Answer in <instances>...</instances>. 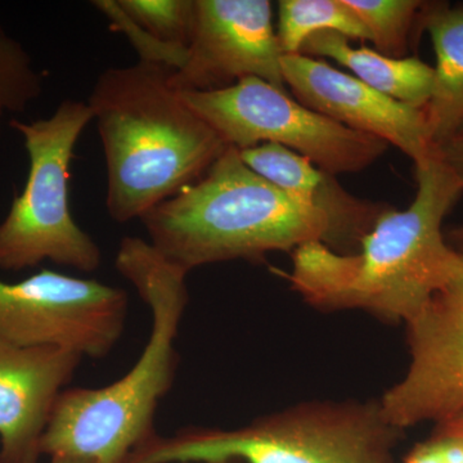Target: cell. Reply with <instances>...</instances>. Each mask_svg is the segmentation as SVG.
<instances>
[{
    "label": "cell",
    "mask_w": 463,
    "mask_h": 463,
    "mask_svg": "<svg viewBox=\"0 0 463 463\" xmlns=\"http://www.w3.org/2000/svg\"><path fill=\"white\" fill-rule=\"evenodd\" d=\"M414 167L412 203L404 210L390 206L354 254L307 243L291 252V270L274 272L317 310H362L404 325L438 295L462 285V259L441 231L463 194L462 182L434 154Z\"/></svg>",
    "instance_id": "cell-1"
},
{
    "label": "cell",
    "mask_w": 463,
    "mask_h": 463,
    "mask_svg": "<svg viewBox=\"0 0 463 463\" xmlns=\"http://www.w3.org/2000/svg\"><path fill=\"white\" fill-rule=\"evenodd\" d=\"M151 312V334L136 364L102 388H67L57 399L42 439V455L91 463H127L158 432V404L179 365V327L188 301V273L139 237H125L115 260Z\"/></svg>",
    "instance_id": "cell-2"
},
{
    "label": "cell",
    "mask_w": 463,
    "mask_h": 463,
    "mask_svg": "<svg viewBox=\"0 0 463 463\" xmlns=\"http://www.w3.org/2000/svg\"><path fill=\"white\" fill-rule=\"evenodd\" d=\"M175 70L139 61L111 67L91 90L108 165L106 207L129 223L199 182L228 146L183 99Z\"/></svg>",
    "instance_id": "cell-3"
},
{
    "label": "cell",
    "mask_w": 463,
    "mask_h": 463,
    "mask_svg": "<svg viewBox=\"0 0 463 463\" xmlns=\"http://www.w3.org/2000/svg\"><path fill=\"white\" fill-rule=\"evenodd\" d=\"M141 222L152 248L188 274L225 261L260 263L268 254H291L312 242L336 251L330 221L255 173L233 147Z\"/></svg>",
    "instance_id": "cell-4"
},
{
    "label": "cell",
    "mask_w": 463,
    "mask_h": 463,
    "mask_svg": "<svg viewBox=\"0 0 463 463\" xmlns=\"http://www.w3.org/2000/svg\"><path fill=\"white\" fill-rule=\"evenodd\" d=\"M404 431L380 398L310 399L237 428L157 434L127 463H394Z\"/></svg>",
    "instance_id": "cell-5"
},
{
    "label": "cell",
    "mask_w": 463,
    "mask_h": 463,
    "mask_svg": "<svg viewBox=\"0 0 463 463\" xmlns=\"http://www.w3.org/2000/svg\"><path fill=\"white\" fill-rule=\"evenodd\" d=\"M93 120L88 103L61 102L53 115L25 123L12 120L29 155V175L0 223V269L18 272L43 261L91 273L102 252L72 218L69 200L70 166L79 137Z\"/></svg>",
    "instance_id": "cell-6"
},
{
    "label": "cell",
    "mask_w": 463,
    "mask_h": 463,
    "mask_svg": "<svg viewBox=\"0 0 463 463\" xmlns=\"http://www.w3.org/2000/svg\"><path fill=\"white\" fill-rule=\"evenodd\" d=\"M181 93L225 145L239 151L273 143L339 175L367 169L389 147L383 139L307 109L288 90L261 79H243L221 90Z\"/></svg>",
    "instance_id": "cell-7"
},
{
    "label": "cell",
    "mask_w": 463,
    "mask_h": 463,
    "mask_svg": "<svg viewBox=\"0 0 463 463\" xmlns=\"http://www.w3.org/2000/svg\"><path fill=\"white\" fill-rule=\"evenodd\" d=\"M124 289L43 269L16 283L0 281V339L102 359L123 336Z\"/></svg>",
    "instance_id": "cell-8"
},
{
    "label": "cell",
    "mask_w": 463,
    "mask_h": 463,
    "mask_svg": "<svg viewBox=\"0 0 463 463\" xmlns=\"http://www.w3.org/2000/svg\"><path fill=\"white\" fill-rule=\"evenodd\" d=\"M269 0H196L187 60L174 75L182 91H212L258 78L288 90Z\"/></svg>",
    "instance_id": "cell-9"
},
{
    "label": "cell",
    "mask_w": 463,
    "mask_h": 463,
    "mask_svg": "<svg viewBox=\"0 0 463 463\" xmlns=\"http://www.w3.org/2000/svg\"><path fill=\"white\" fill-rule=\"evenodd\" d=\"M410 364L380 402L402 430L463 413V283L405 325Z\"/></svg>",
    "instance_id": "cell-10"
},
{
    "label": "cell",
    "mask_w": 463,
    "mask_h": 463,
    "mask_svg": "<svg viewBox=\"0 0 463 463\" xmlns=\"http://www.w3.org/2000/svg\"><path fill=\"white\" fill-rule=\"evenodd\" d=\"M286 88L307 109L370 134L407 155L414 165L432 155L423 109L404 105L319 58L282 54Z\"/></svg>",
    "instance_id": "cell-11"
},
{
    "label": "cell",
    "mask_w": 463,
    "mask_h": 463,
    "mask_svg": "<svg viewBox=\"0 0 463 463\" xmlns=\"http://www.w3.org/2000/svg\"><path fill=\"white\" fill-rule=\"evenodd\" d=\"M81 361L66 350L0 339V463H39L54 405Z\"/></svg>",
    "instance_id": "cell-12"
},
{
    "label": "cell",
    "mask_w": 463,
    "mask_h": 463,
    "mask_svg": "<svg viewBox=\"0 0 463 463\" xmlns=\"http://www.w3.org/2000/svg\"><path fill=\"white\" fill-rule=\"evenodd\" d=\"M246 165L286 194L322 213L330 221L339 254H354L390 205L359 199L347 192L336 175L310 163L297 152L273 143L240 151Z\"/></svg>",
    "instance_id": "cell-13"
},
{
    "label": "cell",
    "mask_w": 463,
    "mask_h": 463,
    "mask_svg": "<svg viewBox=\"0 0 463 463\" xmlns=\"http://www.w3.org/2000/svg\"><path fill=\"white\" fill-rule=\"evenodd\" d=\"M301 54L331 58L352 75L390 99L416 109H425L434 90V67L419 57L392 58L367 47L355 48L349 39L335 32L310 36Z\"/></svg>",
    "instance_id": "cell-14"
},
{
    "label": "cell",
    "mask_w": 463,
    "mask_h": 463,
    "mask_svg": "<svg viewBox=\"0 0 463 463\" xmlns=\"http://www.w3.org/2000/svg\"><path fill=\"white\" fill-rule=\"evenodd\" d=\"M420 32L430 35L437 56L434 90L423 109L434 149L463 123V3L425 2Z\"/></svg>",
    "instance_id": "cell-15"
},
{
    "label": "cell",
    "mask_w": 463,
    "mask_h": 463,
    "mask_svg": "<svg viewBox=\"0 0 463 463\" xmlns=\"http://www.w3.org/2000/svg\"><path fill=\"white\" fill-rule=\"evenodd\" d=\"M276 32L282 54L300 53L307 39L321 32L339 33L349 41H370L345 0H281Z\"/></svg>",
    "instance_id": "cell-16"
},
{
    "label": "cell",
    "mask_w": 463,
    "mask_h": 463,
    "mask_svg": "<svg viewBox=\"0 0 463 463\" xmlns=\"http://www.w3.org/2000/svg\"><path fill=\"white\" fill-rule=\"evenodd\" d=\"M364 24L374 51L383 56L404 58L414 30L420 33L421 0H345Z\"/></svg>",
    "instance_id": "cell-17"
},
{
    "label": "cell",
    "mask_w": 463,
    "mask_h": 463,
    "mask_svg": "<svg viewBox=\"0 0 463 463\" xmlns=\"http://www.w3.org/2000/svg\"><path fill=\"white\" fill-rule=\"evenodd\" d=\"M44 78L25 48L0 25V127L41 97Z\"/></svg>",
    "instance_id": "cell-18"
},
{
    "label": "cell",
    "mask_w": 463,
    "mask_h": 463,
    "mask_svg": "<svg viewBox=\"0 0 463 463\" xmlns=\"http://www.w3.org/2000/svg\"><path fill=\"white\" fill-rule=\"evenodd\" d=\"M127 16L158 41L190 47L196 0H118Z\"/></svg>",
    "instance_id": "cell-19"
},
{
    "label": "cell",
    "mask_w": 463,
    "mask_h": 463,
    "mask_svg": "<svg viewBox=\"0 0 463 463\" xmlns=\"http://www.w3.org/2000/svg\"><path fill=\"white\" fill-rule=\"evenodd\" d=\"M91 5L99 9L100 14H105L112 30L127 35L128 41L141 57V62L170 67L175 71L184 65L187 60V48L158 41L138 24L134 23L132 18L128 17L118 5V0H94Z\"/></svg>",
    "instance_id": "cell-20"
},
{
    "label": "cell",
    "mask_w": 463,
    "mask_h": 463,
    "mask_svg": "<svg viewBox=\"0 0 463 463\" xmlns=\"http://www.w3.org/2000/svg\"><path fill=\"white\" fill-rule=\"evenodd\" d=\"M404 463H463V438L435 432L414 448Z\"/></svg>",
    "instance_id": "cell-21"
},
{
    "label": "cell",
    "mask_w": 463,
    "mask_h": 463,
    "mask_svg": "<svg viewBox=\"0 0 463 463\" xmlns=\"http://www.w3.org/2000/svg\"><path fill=\"white\" fill-rule=\"evenodd\" d=\"M434 156L463 184V123L432 149Z\"/></svg>",
    "instance_id": "cell-22"
},
{
    "label": "cell",
    "mask_w": 463,
    "mask_h": 463,
    "mask_svg": "<svg viewBox=\"0 0 463 463\" xmlns=\"http://www.w3.org/2000/svg\"><path fill=\"white\" fill-rule=\"evenodd\" d=\"M438 434L452 435V437L463 438V413L437 423Z\"/></svg>",
    "instance_id": "cell-23"
},
{
    "label": "cell",
    "mask_w": 463,
    "mask_h": 463,
    "mask_svg": "<svg viewBox=\"0 0 463 463\" xmlns=\"http://www.w3.org/2000/svg\"><path fill=\"white\" fill-rule=\"evenodd\" d=\"M50 463H91L87 459L76 458V457H51Z\"/></svg>",
    "instance_id": "cell-24"
},
{
    "label": "cell",
    "mask_w": 463,
    "mask_h": 463,
    "mask_svg": "<svg viewBox=\"0 0 463 463\" xmlns=\"http://www.w3.org/2000/svg\"><path fill=\"white\" fill-rule=\"evenodd\" d=\"M459 236V241H461V242H459V248L458 249H455L457 252H458V255L459 257H461L462 259V261H463V230L462 231H459L458 233Z\"/></svg>",
    "instance_id": "cell-25"
},
{
    "label": "cell",
    "mask_w": 463,
    "mask_h": 463,
    "mask_svg": "<svg viewBox=\"0 0 463 463\" xmlns=\"http://www.w3.org/2000/svg\"><path fill=\"white\" fill-rule=\"evenodd\" d=\"M216 463H241V462H237V461H227V462H216Z\"/></svg>",
    "instance_id": "cell-26"
}]
</instances>
